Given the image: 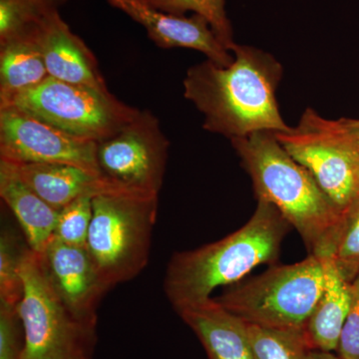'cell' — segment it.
<instances>
[{
    "mask_svg": "<svg viewBox=\"0 0 359 359\" xmlns=\"http://www.w3.org/2000/svg\"><path fill=\"white\" fill-rule=\"evenodd\" d=\"M337 351L341 359H359V273L351 283V306Z\"/></svg>",
    "mask_w": 359,
    "mask_h": 359,
    "instance_id": "26",
    "label": "cell"
},
{
    "mask_svg": "<svg viewBox=\"0 0 359 359\" xmlns=\"http://www.w3.org/2000/svg\"><path fill=\"white\" fill-rule=\"evenodd\" d=\"M309 359H341L339 355L330 353V351H311Z\"/></svg>",
    "mask_w": 359,
    "mask_h": 359,
    "instance_id": "27",
    "label": "cell"
},
{
    "mask_svg": "<svg viewBox=\"0 0 359 359\" xmlns=\"http://www.w3.org/2000/svg\"><path fill=\"white\" fill-rule=\"evenodd\" d=\"M163 13L174 15H185L193 13L202 16L219 41L231 52L236 44L233 39V28L226 16L224 0H141Z\"/></svg>",
    "mask_w": 359,
    "mask_h": 359,
    "instance_id": "21",
    "label": "cell"
},
{
    "mask_svg": "<svg viewBox=\"0 0 359 359\" xmlns=\"http://www.w3.org/2000/svg\"><path fill=\"white\" fill-rule=\"evenodd\" d=\"M91 196L77 198L59 210L53 238L65 244L86 247L93 208Z\"/></svg>",
    "mask_w": 359,
    "mask_h": 359,
    "instance_id": "23",
    "label": "cell"
},
{
    "mask_svg": "<svg viewBox=\"0 0 359 359\" xmlns=\"http://www.w3.org/2000/svg\"><path fill=\"white\" fill-rule=\"evenodd\" d=\"M323 289V262L309 255L299 263L271 266L214 299L245 323L306 330Z\"/></svg>",
    "mask_w": 359,
    "mask_h": 359,
    "instance_id": "5",
    "label": "cell"
},
{
    "mask_svg": "<svg viewBox=\"0 0 359 359\" xmlns=\"http://www.w3.org/2000/svg\"><path fill=\"white\" fill-rule=\"evenodd\" d=\"M92 208L86 248L99 275L112 289L133 280L148 264L158 196L102 194L93 198Z\"/></svg>",
    "mask_w": 359,
    "mask_h": 359,
    "instance_id": "4",
    "label": "cell"
},
{
    "mask_svg": "<svg viewBox=\"0 0 359 359\" xmlns=\"http://www.w3.org/2000/svg\"><path fill=\"white\" fill-rule=\"evenodd\" d=\"M49 76L67 83L109 91L95 56L72 32L60 13L49 18L34 36Z\"/></svg>",
    "mask_w": 359,
    "mask_h": 359,
    "instance_id": "13",
    "label": "cell"
},
{
    "mask_svg": "<svg viewBox=\"0 0 359 359\" xmlns=\"http://www.w3.org/2000/svg\"><path fill=\"white\" fill-rule=\"evenodd\" d=\"M25 330L18 306L0 302V359H21Z\"/></svg>",
    "mask_w": 359,
    "mask_h": 359,
    "instance_id": "25",
    "label": "cell"
},
{
    "mask_svg": "<svg viewBox=\"0 0 359 359\" xmlns=\"http://www.w3.org/2000/svg\"><path fill=\"white\" fill-rule=\"evenodd\" d=\"M347 219L359 205V136L348 120H328L308 109L295 128L275 133Z\"/></svg>",
    "mask_w": 359,
    "mask_h": 359,
    "instance_id": "6",
    "label": "cell"
},
{
    "mask_svg": "<svg viewBox=\"0 0 359 359\" xmlns=\"http://www.w3.org/2000/svg\"><path fill=\"white\" fill-rule=\"evenodd\" d=\"M290 226L273 205L257 200L242 228L218 242L174 254L163 287L175 311L207 301L218 287H231L257 266L275 263Z\"/></svg>",
    "mask_w": 359,
    "mask_h": 359,
    "instance_id": "3",
    "label": "cell"
},
{
    "mask_svg": "<svg viewBox=\"0 0 359 359\" xmlns=\"http://www.w3.org/2000/svg\"><path fill=\"white\" fill-rule=\"evenodd\" d=\"M145 28L149 39L160 48H187L205 54L207 59L226 67L233 54L216 36L209 22L198 14L188 18L158 11L141 0H107Z\"/></svg>",
    "mask_w": 359,
    "mask_h": 359,
    "instance_id": "12",
    "label": "cell"
},
{
    "mask_svg": "<svg viewBox=\"0 0 359 359\" xmlns=\"http://www.w3.org/2000/svg\"><path fill=\"white\" fill-rule=\"evenodd\" d=\"M0 197L18 219L29 249L43 252L53 238L59 210L34 192L8 160L0 159Z\"/></svg>",
    "mask_w": 359,
    "mask_h": 359,
    "instance_id": "16",
    "label": "cell"
},
{
    "mask_svg": "<svg viewBox=\"0 0 359 359\" xmlns=\"http://www.w3.org/2000/svg\"><path fill=\"white\" fill-rule=\"evenodd\" d=\"M67 0H0V42L34 37Z\"/></svg>",
    "mask_w": 359,
    "mask_h": 359,
    "instance_id": "19",
    "label": "cell"
},
{
    "mask_svg": "<svg viewBox=\"0 0 359 359\" xmlns=\"http://www.w3.org/2000/svg\"><path fill=\"white\" fill-rule=\"evenodd\" d=\"M49 280L66 308L80 323L96 328L97 309L109 290L86 247L52 238L41 252Z\"/></svg>",
    "mask_w": 359,
    "mask_h": 359,
    "instance_id": "11",
    "label": "cell"
},
{
    "mask_svg": "<svg viewBox=\"0 0 359 359\" xmlns=\"http://www.w3.org/2000/svg\"><path fill=\"white\" fill-rule=\"evenodd\" d=\"M26 248L18 236L4 231L0 237V302L18 306L22 297L23 283L21 263Z\"/></svg>",
    "mask_w": 359,
    "mask_h": 359,
    "instance_id": "22",
    "label": "cell"
},
{
    "mask_svg": "<svg viewBox=\"0 0 359 359\" xmlns=\"http://www.w3.org/2000/svg\"><path fill=\"white\" fill-rule=\"evenodd\" d=\"M332 257L340 273L349 283L353 282L359 273V205L347 217Z\"/></svg>",
    "mask_w": 359,
    "mask_h": 359,
    "instance_id": "24",
    "label": "cell"
},
{
    "mask_svg": "<svg viewBox=\"0 0 359 359\" xmlns=\"http://www.w3.org/2000/svg\"><path fill=\"white\" fill-rule=\"evenodd\" d=\"M245 323L256 359H309L313 351L306 330H276Z\"/></svg>",
    "mask_w": 359,
    "mask_h": 359,
    "instance_id": "20",
    "label": "cell"
},
{
    "mask_svg": "<svg viewBox=\"0 0 359 359\" xmlns=\"http://www.w3.org/2000/svg\"><path fill=\"white\" fill-rule=\"evenodd\" d=\"M13 164L21 179L57 210L82 196L96 197L102 194L126 192L103 176L70 165L16 162Z\"/></svg>",
    "mask_w": 359,
    "mask_h": 359,
    "instance_id": "15",
    "label": "cell"
},
{
    "mask_svg": "<svg viewBox=\"0 0 359 359\" xmlns=\"http://www.w3.org/2000/svg\"><path fill=\"white\" fill-rule=\"evenodd\" d=\"M176 311L197 335L209 359H256L244 321L214 297Z\"/></svg>",
    "mask_w": 359,
    "mask_h": 359,
    "instance_id": "14",
    "label": "cell"
},
{
    "mask_svg": "<svg viewBox=\"0 0 359 359\" xmlns=\"http://www.w3.org/2000/svg\"><path fill=\"white\" fill-rule=\"evenodd\" d=\"M49 77L34 37L0 42V108Z\"/></svg>",
    "mask_w": 359,
    "mask_h": 359,
    "instance_id": "18",
    "label": "cell"
},
{
    "mask_svg": "<svg viewBox=\"0 0 359 359\" xmlns=\"http://www.w3.org/2000/svg\"><path fill=\"white\" fill-rule=\"evenodd\" d=\"M231 53L226 67L207 59L187 71L184 95L204 116V129L230 140L289 131L276 100L283 66L256 47L236 44Z\"/></svg>",
    "mask_w": 359,
    "mask_h": 359,
    "instance_id": "1",
    "label": "cell"
},
{
    "mask_svg": "<svg viewBox=\"0 0 359 359\" xmlns=\"http://www.w3.org/2000/svg\"><path fill=\"white\" fill-rule=\"evenodd\" d=\"M347 120H348V123L349 125H351V128H353V131L355 132V133L359 136V119Z\"/></svg>",
    "mask_w": 359,
    "mask_h": 359,
    "instance_id": "28",
    "label": "cell"
},
{
    "mask_svg": "<svg viewBox=\"0 0 359 359\" xmlns=\"http://www.w3.org/2000/svg\"><path fill=\"white\" fill-rule=\"evenodd\" d=\"M169 141L150 110L97 143L101 176L129 193L158 196L164 182Z\"/></svg>",
    "mask_w": 359,
    "mask_h": 359,
    "instance_id": "9",
    "label": "cell"
},
{
    "mask_svg": "<svg viewBox=\"0 0 359 359\" xmlns=\"http://www.w3.org/2000/svg\"><path fill=\"white\" fill-rule=\"evenodd\" d=\"M0 159L70 165L101 176L97 142L72 136L14 107L0 108Z\"/></svg>",
    "mask_w": 359,
    "mask_h": 359,
    "instance_id": "10",
    "label": "cell"
},
{
    "mask_svg": "<svg viewBox=\"0 0 359 359\" xmlns=\"http://www.w3.org/2000/svg\"><path fill=\"white\" fill-rule=\"evenodd\" d=\"M6 107L16 108L72 136L97 143L117 133L140 111L110 91L51 77L18 94L2 108Z\"/></svg>",
    "mask_w": 359,
    "mask_h": 359,
    "instance_id": "8",
    "label": "cell"
},
{
    "mask_svg": "<svg viewBox=\"0 0 359 359\" xmlns=\"http://www.w3.org/2000/svg\"><path fill=\"white\" fill-rule=\"evenodd\" d=\"M231 142L252 179L257 200L282 214L309 255L334 257L346 218L308 170L283 147L275 132H257Z\"/></svg>",
    "mask_w": 359,
    "mask_h": 359,
    "instance_id": "2",
    "label": "cell"
},
{
    "mask_svg": "<svg viewBox=\"0 0 359 359\" xmlns=\"http://www.w3.org/2000/svg\"><path fill=\"white\" fill-rule=\"evenodd\" d=\"M323 289L306 332L316 351H337L340 334L351 306V283L340 273L334 257L321 259Z\"/></svg>",
    "mask_w": 359,
    "mask_h": 359,
    "instance_id": "17",
    "label": "cell"
},
{
    "mask_svg": "<svg viewBox=\"0 0 359 359\" xmlns=\"http://www.w3.org/2000/svg\"><path fill=\"white\" fill-rule=\"evenodd\" d=\"M23 292L18 309L25 348L21 359H91L96 328L79 320L47 275L41 254L26 247L21 263Z\"/></svg>",
    "mask_w": 359,
    "mask_h": 359,
    "instance_id": "7",
    "label": "cell"
}]
</instances>
